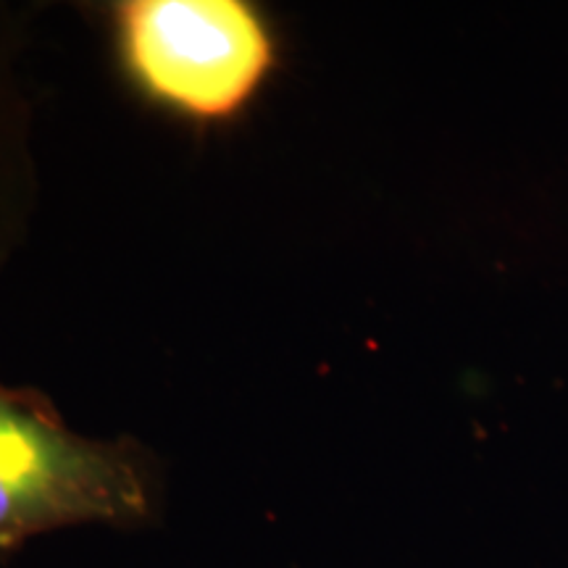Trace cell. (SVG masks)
Wrapping results in <instances>:
<instances>
[{
    "label": "cell",
    "mask_w": 568,
    "mask_h": 568,
    "mask_svg": "<svg viewBox=\"0 0 568 568\" xmlns=\"http://www.w3.org/2000/svg\"><path fill=\"white\" fill-rule=\"evenodd\" d=\"M151 485L138 453L84 439L34 389L0 385V552L71 524H140Z\"/></svg>",
    "instance_id": "cell-1"
},
{
    "label": "cell",
    "mask_w": 568,
    "mask_h": 568,
    "mask_svg": "<svg viewBox=\"0 0 568 568\" xmlns=\"http://www.w3.org/2000/svg\"><path fill=\"white\" fill-rule=\"evenodd\" d=\"M113 19L138 90L195 122L237 116L276 61L264 13L243 0H126Z\"/></svg>",
    "instance_id": "cell-2"
}]
</instances>
